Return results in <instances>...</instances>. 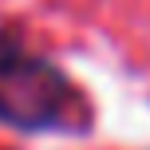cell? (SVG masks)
<instances>
[{
  "label": "cell",
  "instance_id": "1",
  "mask_svg": "<svg viewBox=\"0 0 150 150\" xmlns=\"http://www.w3.org/2000/svg\"><path fill=\"white\" fill-rule=\"evenodd\" d=\"M0 122L16 130H83L91 107L52 59L0 44Z\"/></svg>",
  "mask_w": 150,
  "mask_h": 150
}]
</instances>
